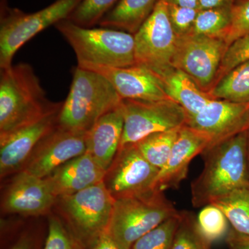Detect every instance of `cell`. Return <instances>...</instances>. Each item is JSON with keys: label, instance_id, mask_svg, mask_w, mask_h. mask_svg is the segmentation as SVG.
<instances>
[{"label": "cell", "instance_id": "obj_1", "mask_svg": "<svg viewBox=\"0 0 249 249\" xmlns=\"http://www.w3.org/2000/svg\"><path fill=\"white\" fill-rule=\"evenodd\" d=\"M248 130L206 149L204 168L191 183V201L202 208L231 192L249 186Z\"/></svg>", "mask_w": 249, "mask_h": 249}, {"label": "cell", "instance_id": "obj_2", "mask_svg": "<svg viewBox=\"0 0 249 249\" xmlns=\"http://www.w3.org/2000/svg\"><path fill=\"white\" fill-rule=\"evenodd\" d=\"M50 102L40 80L27 63L11 65L0 72V137L60 110Z\"/></svg>", "mask_w": 249, "mask_h": 249}, {"label": "cell", "instance_id": "obj_3", "mask_svg": "<svg viewBox=\"0 0 249 249\" xmlns=\"http://www.w3.org/2000/svg\"><path fill=\"white\" fill-rule=\"evenodd\" d=\"M121 101L104 76L77 66L70 92L59 112L58 126L67 130L88 132L101 116L120 106Z\"/></svg>", "mask_w": 249, "mask_h": 249}, {"label": "cell", "instance_id": "obj_4", "mask_svg": "<svg viewBox=\"0 0 249 249\" xmlns=\"http://www.w3.org/2000/svg\"><path fill=\"white\" fill-rule=\"evenodd\" d=\"M55 27L74 51L78 65H137L134 34L109 28L81 27L69 19L60 21Z\"/></svg>", "mask_w": 249, "mask_h": 249}, {"label": "cell", "instance_id": "obj_5", "mask_svg": "<svg viewBox=\"0 0 249 249\" xmlns=\"http://www.w3.org/2000/svg\"><path fill=\"white\" fill-rule=\"evenodd\" d=\"M179 213L163 192L115 199L107 231L120 249H131L142 236Z\"/></svg>", "mask_w": 249, "mask_h": 249}, {"label": "cell", "instance_id": "obj_6", "mask_svg": "<svg viewBox=\"0 0 249 249\" xmlns=\"http://www.w3.org/2000/svg\"><path fill=\"white\" fill-rule=\"evenodd\" d=\"M82 0H56L45 9L26 14L7 9L0 22V69L12 65L18 50L44 29L68 19Z\"/></svg>", "mask_w": 249, "mask_h": 249}, {"label": "cell", "instance_id": "obj_7", "mask_svg": "<svg viewBox=\"0 0 249 249\" xmlns=\"http://www.w3.org/2000/svg\"><path fill=\"white\" fill-rule=\"evenodd\" d=\"M134 36L137 65L146 67L158 76L173 68L178 38L170 23L165 0L158 1Z\"/></svg>", "mask_w": 249, "mask_h": 249}, {"label": "cell", "instance_id": "obj_8", "mask_svg": "<svg viewBox=\"0 0 249 249\" xmlns=\"http://www.w3.org/2000/svg\"><path fill=\"white\" fill-rule=\"evenodd\" d=\"M124 132L120 147L135 144L157 132L180 128L186 124V112L170 99L158 101L122 100Z\"/></svg>", "mask_w": 249, "mask_h": 249}, {"label": "cell", "instance_id": "obj_9", "mask_svg": "<svg viewBox=\"0 0 249 249\" xmlns=\"http://www.w3.org/2000/svg\"><path fill=\"white\" fill-rule=\"evenodd\" d=\"M59 198L64 213L85 240L93 242L107 230L115 199L103 181Z\"/></svg>", "mask_w": 249, "mask_h": 249}, {"label": "cell", "instance_id": "obj_10", "mask_svg": "<svg viewBox=\"0 0 249 249\" xmlns=\"http://www.w3.org/2000/svg\"><path fill=\"white\" fill-rule=\"evenodd\" d=\"M178 38L174 67L186 73L203 91L209 93L228 48L225 41L193 34Z\"/></svg>", "mask_w": 249, "mask_h": 249}, {"label": "cell", "instance_id": "obj_11", "mask_svg": "<svg viewBox=\"0 0 249 249\" xmlns=\"http://www.w3.org/2000/svg\"><path fill=\"white\" fill-rule=\"evenodd\" d=\"M159 172L136 143L127 144L119 147L103 182L114 199L140 196L155 190Z\"/></svg>", "mask_w": 249, "mask_h": 249}, {"label": "cell", "instance_id": "obj_12", "mask_svg": "<svg viewBox=\"0 0 249 249\" xmlns=\"http://www.w3.org/2000/svg\"><path fill=\"white\" fill-rule=\"evenodd\" d=\"M86 134L62 129L58 124L39 142L22 170L47 178L60 165L87 152Z\"/></svg>", "mask_w": 249, "mask_h": 249}, {"label": "cell", "instance_id": "obj_13", "mask_svg": "<svg viewBox=\"0 0 249 249\" xmlns=\"http://www.w3.org/2000/svg\"><path fill=\"white\" fill-rule=\"evenodd\" d=\"M186 124L209 138V148L249 130V103L212 100L199 113L188 117Z\"/></svg>", "mask_w": 249, "mask_h": 249}, {"label": "cell", "instance_id": "obj_14", "mask_svg": "<svg viewBox=\"0 0 249 249\" xmlns=\"http://www.w3.org/2000/svg\"><path fill=\"white\" fill-rule=\"evenodd\" d=\"M78 66L92 70L104 76L122 100L158 101L169 98L160 77L142 65L126 67L89 65Z\"/></svg>", "mask_w": 249, "mask_h": 249}, {"label": "cell", "instance_id": "obj_15", "mask_svg": "<svg viewBox=\"0 0 249 249\" xmlns=\"http://www.w3.org/2000/svg\"><path fill=\"white\" fill-rule=\"evenodd\" d=\"M60 110L50 113L9 135L0 137L1 178L23 168L39 142L58 126Z\"/></svg>", "mask_w": 249, "mask_h": 249}, {"label": "cell", "instance_id": "obj_16", "mask_svg": "<svg viewBox=\"0 0 249 249\" xmlns=\"http://www.w3.org/2000/svg\"><path fill=\"white\" fill-rule=\"evenodd\" d=\"M206 136L185 124L179 129L169 159L159 172L155 189L160 192L177 189L187 178L192 160L209 146Z\"/></svg>", "mask_w": 249, "mask_h": 249}, {"label": "cell", "instance_id": "obj_17", "mask_svg": "<svg viewBox=\"0 0 249 249\" xmlns=\"http://www.w3.org/2000/svg\"><path fill=\"white\" fill-rule=\"evenodd\" d=\"M56 199L45 178L21 170L9 185L2 205L7 213L36 216L47 213Z\"/></svg>", "mask_w": 249, "mask_h": 249}, {"label": "cell", "instance_id": "obj_18", "mask_svg": "<svg viewBox=\"0 0 249 249\" xmlns=\"http://www.w3.org/2000/svg\"><path fill=\"white\" fill-rule=\"evenodd\" d=\"M106 174V170L86 152L60 165L45 178L51 191L58 198L103 182Z\"/></svg>", "mask_w": 249, "mask_h": 249}, {"label": "cell", "instance_id": "obj_19", "mask_svg": "<svg viewBox=\"0 0 249 249\" xmlns=\"http://www.w3.org/2000/svg\"><path fill=\"white\" fill-rule=\"evenodd\" d=\"M124 126V114L120 105L101 116L87 132V152L106 172L119 151Z\"/></svg>", "mask_w": 249, "mask_h": 249}, {"label": "cell", "instance_id": "obj_20", "mask_svg": "<svg viewBox=\"0 0 249 249\" xmlns=\"http://www.w3.org/2000/svg\"><path fill=\"white\" fill-rule=\"evenodd\" d=\"M159 77L167 96L182 107L188 117L196 115L213 100L191 77L178 68L173 67Z\"/></svg>", "mask_w": 249, "mask_h": 249}, {"label": "cell", "instance_id": "obj_21", "mask_svg": "<svg viewBox=\"0 0 249 249\" xmlns=\"http://www.w3.org/2000/svg\"><path fill=\"white\" fill-rule=\"evenodd\" d=\"M160 0H119L98 23L109 28L134 34L153 12Z\"/></svg>", "mask_w": 249, "mask_h": 249}, {"label": "cell", "instance_id": "obj_22", "mask_svg": "<svg viewBox=\"0 0 249 249\" xmlns=\"http://www.w3.org/2000/svg\"><path fill=\"white\" fill-rule=\"evenodd\" d=\"M209 93L213 99L249 103V60L231 70L213 87Z\"/></svg>", "mask_w": 249, "mask_h": 249}, {"label": "cell", "instance_id": "obj_23", "mask_svg": "<svg viewBox=\"0 0 249 249\" xmlns=\"http://www.w3.org/2000/svg\"><path fill=\"white\" fill-rule=\"evenodd\" d=\"M211 204L224 213L235 231L249 235V186L231 192Z\"/></svg>", "mask_w": 249, "mask_h": 249}, {"label": "cell", "instance_id": "obj_24", "mask_svg": "<svg viewBox=\"0 0 249 249\" xmlns=\"http://www.w3.org/2000/svg\"><path fill=\"white\" fill-rule=\"evenodd\" d=\"M231 6L199 10L191 34L225 38L230 29Z\"/></svg>", "mask_w": 249, "mask_h": 249}, {"label": "cell", "instance_id": "obj_25", "mask_svg": "<svg viewBox=\"0 0 249 249\" xmlns=\"http://www.w3.org/2000/svg\"><path fill=\"white\" fill-rule=\"evenodd\" d=\"M180 129L181 127L152 134L137 142L136 145L143 157L160 170L169 159Z\"/></svg>", "mask_w": 249, "mask_h": 249}, {"label": "cell", "instance_id": "obj_26", "mask_svg": "<svg viewBox=\"0 0 249 249\" xmlns=\"http://www.w3.org/2000/svg\"><path fill=\"white\" fill-rule=\"evenodd\" d=\"M196 218L198 230L209 245L227 236L231 229L225 214L213 204L202 207Z\"/></svg>", "mask_w": 249, "mask_h": 249}, {"label": "cell", "instance_id": "obj_27", "mask_svg": "<svg viewBox=\"0 0 249 249\" xmlns=\"http://www.w3.org/2000/svg\"><path fill=\"white\" fill-rule=\"evenodd\" d=\"M182 212L169 218L139 239L131 249H170L176 235Z\"/></svg>", "mask_w": 249, "mask_h": 249}, {"label": "cell", "instance_id": "obj_28", "mask_svg": "<svg viewBox=\"0 0 249 249\" xmlns=\"http://www.w3.org/2000/svg\"><path fill=\"white\" fill-rule=\"evenodd\" d=\"M119 0H82L68 19L81 27H91L101 19Z\"/></svg>", "mask_w": 249, "mask_h": 249}, {"label": "cell", "instance_id": "obj_29", "mask_svg": "<svg viewBox=\"0 0 249 249\" xmlns=\"http://www.w3.org/2000/svg\"><path fill=\"white\" fill-rule=\"evenodd\" d=\"M210 245L198 230L196 218L183 211L182 217L170 249H209Z\"/></svg>", "mask_w": 249, "mask_h": 249}, {"label": "cell", "instance_id": "obj_30", "mask_svg": "<svg viewBox=\"0 0 249 249\" xmlns=\"http://www.w3.org/2000/svg\"><path fill=\"white\" fill-rule=\"evenodd\" d=\"M249 60V32L228 47L222 60L214 85L227 73L240 64ZM213 85V86H214Z\"/></svg>", "mask_w": 249, "mask_h": 249}, {"label": "cell", "instance_id": "obj_31", "mask_svg": "<svg viewBox=\"0 0 249 249\" xmlns=\"http://www.w3.org/2000/svg\"><path fill=\"white\" fill-rule=\"evenodd\" d=\"M249 32V0H235L232 5L231 24L224 38L227 47Z\"/></svg>", "mask_w": 249, "mask_h": 249}, {"label": "cell", "instance_id": "obj_32", "mask_svg": "<svg viewBox=\"0 0 249 249\" xmlns=\"http://www.w3.org/2000/svg\"><path fill=\"white\" fill-rule=\"evenodd\" d=\"M168 11L170 23L177 37H184L191 34L199 9L168 4Z\"/></svg>", "mask_w": 249, "mask_h": 249}, {"label": "cell", "instance_id": "obj_33", "mask_svg": "<svg viewBox=\"0 0 249 249\" xmlns=\"http://www.w3.org/2000/svg\"><path fill=\"white\" fill-rule=\"evenodd\" d=\"M44 249H81L58 218H49L48 235Z\"/></svg>", "mask_w": 249, "mask_h": 249}, {"label": "cell", "instance_id": "obj_34", "mask_svg": "<svg viewBox=\"0 0 249 249\" xmlns=\"http://www.w3.org/2000/svg\"><path fill=\"white\" fill-rule=\"evenodd\" d=\"M226 242L230 249H249V235L240 233L232 228L226 236Z\"/></svg>", "mask_w": 249, "mask_h": 249}, {"label": "cell", "instance_id": "obj_35", "mask_svg": "<svg viewBox=\"0 0 249 249\" xmlns=\"http://www.w3.org/2000/svg\"><path fill=\"white\" fill-rule=\"evenodd\" d=\"M91 249H120L116 245L115 241L109 235V232L106 231L98 235L92 242Z\"/></svg>", "mask_w": 249, "mask_h": 249}, {"label": "cell", "instance_id": "obj_36", "mask_svg": "<svg viewBox=\"0 0 249 249\" xmlns=\"http://www.w3.org/2000/svg\"><path fill=\"white\" fill-rule=\"evenodd\" d=\"M198 1H199V10H204L231 6L235 0H198Z\"/></svg>", "mask_w": 249, "mask_h": 249}, {"label": "cell", "instance_id": "obj_37", "mask_svg": "<svg viewBox=\"0 0 249 249\" xmlns=\"http://www.w3.org/2000/svg\"><path fill=\"white\" fill-rule=\"evenodd\" d=\"M165 1L168 4L199 9V1L198 0H165Z\"/></svg>", "mask_w": 249, "mask_h": 249}, {"label": "cell", "instance_id": "obj_38", "mask_svg": "<svg viewBox=\"0 0 249 249\" xmlns=\"http://www.w3.org/2000/svg\"><path fill=\"white\" fill-rule=\"evenodd\" d=\"M33 244L30 239L28 237H23L17 243L9 249H32Z\"/></svg>", "mask_w": 249, "mask_h": 249}, {"label": "cell", "instance_id": "obj_39", "mask_svg": "<svg viewBox=\"0 0 249 249\" xmlns=\"http://www.w3.org/2000/svg\"></svg>", "mask_w": 249, "mask_h": 249}, {"label": "cell", "instance_id": "obj_40", "mask_svg": "<svg viewBox=\"0 0 249 249\" xmlns=\"http://www.w3.org/2000/svg\"><path fill=\"white\" fill-rule=\"evenodd\" d=\"M248 133H249V130H248Z\"/></svg>", "mask_w": 249, "mask_h": 249}]
</instances>
